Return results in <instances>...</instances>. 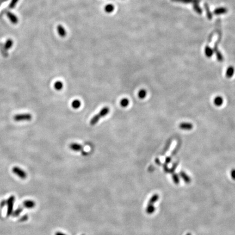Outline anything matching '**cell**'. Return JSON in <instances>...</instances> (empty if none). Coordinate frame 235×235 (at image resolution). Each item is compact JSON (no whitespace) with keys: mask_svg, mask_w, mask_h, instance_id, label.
Wrapping results in <instances>:
<instances>
[{"mask_svg":"<svg viewBox=\"0 0 235 235\" xmlns=\"http://www.w3.org/2000/svg\"><path fill=\"white\" fill-rule=\"evenodd\" d=\"M231 176L232 178L233 179V180H235V169H232V170L231 171Z\"/></svg>","mask_w":235,"mask_h":235,"instance_id":"f546056e","label":"cell"},{"mask_svg":"<svg viewBox=\"0 0 235 235\" xmlns=\"http://www.w3.org/2000/svg\"><path fill=\"white\" fill-rule=\"evenodd\" d=\"M13 41L11 39H8L7 40V41H5L4 45V48L6 50H9V49L11 48V47L13 46Z\"/></svg>","mask_w":235,"mask_h":235,"instance_id":"7c38bea8","label":"cell"},{"mask_svg":"<svg viewBox=\"0 0 235 235\" xmlns=\"http://www.w3.org/2000/svg\"><path fill=\"white\" fill-rule=\"evenodd\" d=\"M193 8H194V10L197 13H198L199 14H201L202 13V10L200 8L198 4H197V3H195L194 4Z\"/></svg>","mask_w":235,"mask_h":235,"instance_id":"4316f807","label":"cell"},{"mask_svg":"<svg viewBox=\"0 0 235 235\" xmlns=\"http://www.w3.org/2000/svg\"><path fill=\"white\" fill-rule=\"evenodd\" d=\"M204 7H205V8H206V12H207V15L208 18L209 20H211L212 17V14L211 13V12H210V11L209 10L208 5L206 3L205 5H204Z\"/></svg>","mask_w":235,"mask_h":235,"instance_id":"484cf974","label":"cell"},{"mask_svg":"<svg viewBox=\"0 0 235 235\" xmlns=\"http://www.w3.org/2000/svg\"><path fill=\"white\" fill-rule=\"evenodd\" d=\"M156 163L157 164H158V165H160V164H161V163H160V160H159V159L158 158L156 159Z\"/></svg>","mask_w":235,"mask_h":235,"instance_id":"836d02e7","label":"cell"},{"mask_svg":"<svg viewBox=\"0 0 235 235\" xmlns=\"http://www.w3.org/2000/svg\"><path fill=\"white\" fill-rule=\"evenodd\" d=\"M171 160V158L170 157H167L165 158V164H168V163H169Z\"/></svg>","mask_w":235,"mask_h":235,"instance_id":"4dcf8cb0","label":"cell"},{"mask_svg":"<svg viewBox=\"0 0 235 235\" xmlns=\"http://www.w3.org/2000/svg\"><path fill=\"white\" fill-rule=\"evenodd\" d=\"M179 175H180V177L182 178V180L185 182V183L189 184L190 183L191 179L189 177V176L185 172H184L183 171H181L180 172V174H179Z\"/></svg>","mask_w":235,"mask_h":235,"instance_id":"30bf717a","label":"cell"},{"mask_svg":"<svg viewBox=\"0 0 235 235\" xmlns=\"http://www.w3.org/2000/svg\"><path fill=\"white\" fill-rule=\"evenodd\" d=\"M154 211H155V207H154V205H150V204H147L146 208V212L148 214H151Z\"/></svg>","mask_w":235,"mask_h":235,"instance_id":"e0dca14e","label":"cell"},{"mask_svg":"<svg viewBox=\"0 0 235 235\" xmlns=\"http://www.w3.org/2000/svg\"><path fill=\"white\" fill-rule=\"evenodd\" d=\"M172 1L175 2H183V3H198L200 2V0H171Z\"/></svg>","mask_w":235,"mask_h":235,"instance_id":"d6986e66","label":"cell"},{"mask_svg":"<svg viewBox=\"0 0 235 235\" xmlns=\"http://www.w3.org/2000/svg\"><path fill=\"white\" fill-rule=\"evenodd\" d=\"M69 147L70 148V149H71L73 151L81 152V153H82V154H83V155H86V154H87V152L84 150L83 147L81 144L76 143H72L69 145Z\"/></svg>","mask_w":235,"mask_h":235,"instance_id":"5b68a950","label":"cell"},{"mask_svg":"<svg viewBox=\"0 0 235 235\" xmlns=\"http://www.w3.org/2000/svg\"><path fill=\"white\" fill-rule=\"evenodd\" d=\"M22 211H23V208L22 207L20 206V207H18L17 209H16L13 212L11 215L14 217H17V216H18L20 214V213L22 212Z\"/></svg>","mask_w":235,"mask_h":235,"instance_id":"44dd1931","label":"cell"},{"mask_svg":"<svg viewBox=\"0 0 235 235\" xmlns=\"http://www.w3.org/2000/svg\"><path fill=\"white\" fill-rule=\"evenodd\" d=\"M104 10L105 12L108 14L112 13L114 10V6L112 4H108L104 7Z\"/></svg>","mask_w":235,"mask_h":235,"instance_id":"4fadbf2b","label":"cell"},{"mask_svg":"<svg viewBox=\"0 0 235 235\" xmlns=\"http://www.w3.org/2000/svg\"><path fill=\"white\" fill-rule=\"evenodd\" d=\"M28 217L27 215H24L22 217V218H21L20 220L22 221H26V220H27L28 219Z\"/></svg>","mask_w":235,"mask_h":235,"instance_id":"1f68e13d","label":"cell"},{"mask_svg":"<svg viewBox=\"0 0 235 235\" xmlns=\"http://www.w3.org/2000/svg\"><path fill=\"white\" fill-rule=\"evenodd\" d=\"M120 105L122 107H126L129 104V100L126 98H123L120 101Z\"/></svg>","mask_w":235,"mask_h":235,"instance_id":"cb8c5ba5","label":"cell"},{"mask_svg":"<svg viewBox=\"0 0 235 235\" xmlns=\"http://www.w3.org/2000/svg\"><path fill=\"white\" fill-rule=\"evenodd\" d=\"M54 235H67V234H65V233H64L63 232L58 231V232H56L55 233Z\"/></svg>","mask_w":235,"mask_h":235,"instance_id":"d6a6232c","label":"cell"},{"mask_svg":"<svg viewBox=\"0 0 235 235\" xmlns=\"http://www.w3.org/2000/svg\"><path fill=\"white\" fill-rule=\"evenodd\" d=\"M15 200V197L14 195H11L7 200H5V205H7V216H10V215H11L12 213L13 212V207Z\"/></svg>","mask_w":235,"mask_h":235,"instance_id":"7a4b0ae2","label":"cell"},{"mask_svg":"<svg viewBox=\"0 0 235 235\" xmlns=\"http://www.w3.org/2000/svg\"><path fill=\"white\" fill-rule=\"evenodd\" d=\"M186 235H191V234L190 233H187L186 234Z\"/></svg>","mask_w":235,"mask_h":235,"instance_id":"e575fe53","label":"cell"},{"mask_svg":"<svg viewBox=\"0 0 235 235\" xmlns=\"http://www.w3.org/2000/svg\"><path fill=\"white\" fill-rule=\"evenodd\" d=\"M205 54L207 56V57L210 58V57H211L212 55H213V50L212 48H211L207 46L205 49Z\"/></svg>","mask_w":235,"mask_h":235,"instance_id":"ac0fdd59","label":"cell"},{"mask_svg":"<svg viewBox=\"0 0 235 235\" xmlns=\"http://www.w3.org/2000/svg\"><path fill=\"white\" fill-rule=\"evenodd\" d=\"M146 94H147L146 90L144 89H141L138 91V96L140 98H141V99H143V98H144L146 97Z\"/></svg>","mask_w":235,"mask_h":235,"instance_id":"7402d4cb","label":"cell"},{"mask_svg":"<svg viewBox=\"0 0 235 235\" xmlns=\"http://www.w3.org/2000/svg\"><path fill=\"white\" fill-rule=\"evenodd\" d=\"M32 115L29 113H24L16 114L14 116L13 119L15 121H29L32 120Z\"/></svg>","mask_w":235,"mask_h":235,"instance_id":"3957f363","label":"cell"},{"mask_svg":"<svg viewBox=\"0 0 235 235\" xmlns=\"http://www.w3.org/2000/svg\"><path fill=\"white\" fill-rule=\"evenodd\" d=\"M234 68L232 66H229L226 71V76L227 78H231L233 76L234 74Z\"/></svg>","mask_w":235,"mask_h":235,"instance_id":"9a60e30c","label":"cell"},{"mask_svg":"<svg viewBox=\"0 0 235 235\" xmlns=\"http://www.w3.org/2000/svg\"><path fill=\"white\" fill-rule=\"evenodd\" d=\"M81 101L78 100H73L71 103V106L72 108L74 109H78V108L80 107V106H81Z\"/></svg>","mask_w":235,"mask_h":235,"instance_id":"ffe728a7","label":"cell"},{"mask_svg":"<svg viewBox=\"0 0 235 235\" xmlns=\"http://www.w3.org/2000/svg\"><path fill=\"white\" fill-rule=\"evenodd\" d=\"M159 199V195L158 194H154L150 199L149 202L147 204H150V205H154V203H155Z\"/></svg>","mask_w":235,"mask_h":235,"instance_id":"2e32d148","label":"cell"},{"mask_svg":"<svg viewBox=\"0 0 235 235\" xmlns=\"http://www.w3.org/2000/svg\"><path fill=\"white\" fill-rule=\"evenodd\" d=\"M54 87L55 89H56L57 90H60L61 89H62L63 87V84L61 81H57L54 84Z\"/></svg>","mask_w":235,"mask_h":235,"instance_id":"603a6c76","label":"cell"},{"mask_svg":"<svg viewBox=\"0 0 235 235\" xmlns=\"http://www.w3.org/2000/svg\"><path fill=\"white\" fill-rule=\"evenodd\" d=\"M216 54H217V57L218 60L220 61V62L222 61V60H223V57H222V54L220 53V52L218 51L217 52H216Z\"/></svg>","mask_w":235,"mask_h":235,"instance_id":"f1b7e54d","label":"cell"},{"mask_svg":"<svg viewBox=\"0 0 235 235\" xmlns=\"http://www.w3.org/2000/svg\"><path fill=\"white\" fill-rule=\"evenodd\" d=\"M12 172H13L15 175L17 176L18 177H20L21 179L22 180H24L27 177V173L24 171L23 169L20 168L18 166H14L12 168Z\"/></svg>","mask_w":235,"mask_h":235,"instance_id":"277c9868","label":"cell"},{"mask_svg":"<svg viewBox=\"0 0 235 235\" xmlns=\"http://www.w3.org/2000/svg\"><path fill=\"white\" fill-rule=\"evenodd\" d=\"M18 0H11L10 4H9V8H10V9L14 8L16 6V4L18 3Z\"/></svg>","mask_w":235,"mask_h":235,"instance_id":"83f0119b","label":"cell"},{"mask_svg":"<svg viewBox=\"0 0 235 235\" xmlns=\"http://www.w3.org/2000/svg\"><path fill=\"white\" fill-rule=\"evenodd\" d=\"M57 32L59 34V35L61 37H65L66 35V30L65 29V28L61 24H58L57 27Z\"/></svg>","mask_w":235,"mask_h":235,"instance_id":"ba28073f","label":"cell"},{"mask_svg":"<svg viewBox=\"0 0 235 235\" xmlns=\"http://www.w3.org/2000/svg\"><path fill=\"white\" fill-rule=\"evenodd\" d=\"M7 16L8 17L10 22L13 24H17L18 22V17L13 13H11L10 11L7 12Z\"/></svg>","mask_w":235,"mask_h":235,"instance_id":"52a82bcc","label":"cell"},{"mask_svg":"<svg viewBox=\"0 0 235 235\" xmlns=\"http://www.w3.org/2000/svg\"><path fill=\"white\" fill-rule=\"evenodd\" d=\"M179 127L184 130H190L193 128V125L189 122H182L179 125Z\"/></svg>","mask_w":235,"mask_h":235,"instance_id":"9c48e42d","label":"cell"},{"mask_svg":"<svg viewBox=\"0 0 235 235\" xmlns=\"http://www.w3.org/2000/svg\"><path fill=\"white\" fill-rule=\"evenodd\" d=\"M35 205V202L32 200H26L22 203V206H23V207L28 209H32L34 208Z\"/></svg>","mask_w":235,"mask_h":235,"instance_id":"8992f818","label":"cell"},{"mask_svg":"<svg viewBox=\"0 0 235 235\" xmlns=\"http://www.w3.org/2000/svg\"><path fill=\"white\" fill-rule=\"evenodd\" d=\"M223 102H224L223 98H222L220 96H216L213 100L214 105L215 106H217V107H220V106H222V103H223Z\"/></svg>","mask_w":235,"mask_h":235,"instance_id":"8fae6325","label":"cell"},{"mask_svg":"<svg viewBox=\"0 0 235 235\" xmlns=\"http://www.w3.org/2000/svg\"><path fill=\"white\" fill-rule=\"evenodd\" d=\"M172 178L173 182H174L175 184H179V182H180V178H179V176H178V174H175V173L173 174L172 175Z\"/></svg>","mask_w":235,"mask_h":235,"instance_id":"d4e9b609","label":"cell"},{"mask_svg":"<svg viewBox=\"0 0 235 235\" xmlns=\"http://www.w3.org/2000/svg\"><path fill=\"white\" fill-rule=\"evenodd\" d=\"M227 9L226 8L221 7V8L215 9L214 11V14L215 15H220V14H223L227 13Z\"/></svg>","mask_w":235,"mask_h":235,"instance_id":"5bb4252c","label":"cell"},{"mask_svg":"<svg viewBox=\"0 0 235 235\" xmlns=\"http://www.w3.org/2000/svg\"><path fill=\"white\" fill-rule=\"evenodd\" d=\"M81 235H85V234H81Z\"/></svg>","mask_w":235,"mask_h":235,"instance_id":"d590c367","label":"cell"},{"mask_svg":"<svg viewBox=\"0 0 235 235\" xmlns=\"http://www.w3.org/2000/svg\"><path fill=\"white\" fill-rule=\"evenodd\" d=\"M110 109L108 107H104L102 108V109L97 114L95 115L92 118L90 121V125L91 126H94L98 122L99 120L102 117L106 116L109 112Z\"/></svg>","mask_w":235,"mask_h":235,"instance_id":"6da1fadb","label":"cell"}]
</instances>
